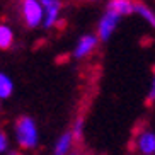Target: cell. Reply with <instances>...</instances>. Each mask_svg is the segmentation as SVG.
I'll return each instance as SVG.
<instances>
[{
  "mask_svg": "<svg viewBox=\"0 0 155 155\" xmlns=\"http://www.w3.org/2000/svg\"><path fill=\"white\" fill-rule=\"evenodd\" d=\"M15 143L22 150H34L39 145V130L34 118L28 114H21L14 123Z\"/></svg>",
  "mask_w": 155,
  "mask_h": 155,
  "instance_id": "obj_1",
  "label": "cell"
},
{
  "mask_svg": "<svg viewBox=\"0 0 155 155\" xmlns=\"http://www.w3.org/2000/svg\"><path fill=\"white\" fill-rule=\"evenodd\" d=\"M21 15L28 29H38L43 24V7L39 0H21Z\"/></svg>",
  "mask_w": 155,
  "mask_h": 155,
  "instance_id": "obj_2",
  "label": "cell"
},
{
  "mask_svg": "<svg viewBox=\"0 0 155 155\" xmlns=\"http://www.w3.org/2000/svg\"><path fill=\"white\" fill-rule=\"evenodd\" d=\"M99 43L101 41H99V38H97L96 32H87V34L80 36L77 39V43H75V46H73V50H72L73 60H78V61H80V60L89 58V56L97 50Z\"/></svg>",
  "mask_w": 155,
  "mask_h": 155,
  "instance_id": "obj_3",
  "label": "cell"
},
{
  "mask_svg": "<svg viewBox=\"0 0 155 155\" xmlns=\"http://www.w3.org/2000/svg\"><path fill=\"white\" fill-rule=\"evenodd\" d=\"M119 21H121V17H119L118 14H114V12L106 9V12L101 15L99 22H97V32L96 34H97L101 43H107L111 38H113V34L116 32V29H118V26H119Z\"/></svg>",
  "mask_w": 155,
  "mask_h": 155,
  "instance_id": "obj_4",
  "label": "cell"
},
{
  "mask_svg": "<svg viewBox=\"0 0 155 155\" xmlns=\"http://www.w3.org/2000/svg\"><path fill=\"white\" fill-rule=\"evenodd\" d=\"M43 7V24L41 28L45 31H50L56 26L60 21V14L63 10V2L61 0H39Z\"/></svg>",
  "mask_w": 155,
  "mask_h": 155,
  "instance_id": "obj_5",
  "label": "cell"
},
{
  "mask_svg": "<svg viewBox=\"0 0 155 155\" xmlns=\"http://www.w3.org/2000/svg\"><path fill=\"white\" fill-rule=\"evenodd\" d=\"M135 147L140 155H153L155 152V133L152 130H141L135 137Z\"/></svg>",
  "mask_w": 155,
  "mask_h": 155,
  "instance_id": "obj_6",
  "label": "cell"
},
{
  "mask_svg": "<svg viewBox=\"0 0 155 155\" xmlns=\"http://www.w3.org/2000/svg\"><path fill=\"white\" fill-rule=\"evenodd\" d=\"M73 138H72V133L70 130L63 131L56 138L55 141V147H53V155H70L73 152Z\"/></svg>",
  "mask_w": 155,
  "mask_h": 155,
  "instance_id": "obj_7",
  "label": "cell"
},
{
  "mask_svg": "<svg viewBox=\"0 0 155 155\" xmlns=\"http://www.w3.org/2000/svg\"><path fill=\"white\" fill-rule=\"evenodd\" d=\"M133 7H135V0H109V4H107V10L118 14L119 17L131 15Z\"/></svg>",
  "mask_w": 155,
  "mask_h": 155,
  "instance_id": "obj_8",
  "label": "cell"
},
{
  "mask_svg": "<svg viewBox=\"0 0 155 155\" xmlns=\"http://www.w3.org/2000/svg\"><path fill=\"white\" fill-rule=\"evenodd\" d=\"M133 14H137L138 17H141L150 28L155 29V10L152 7H148L143 2H135V7H133Z\"/></svg>",
  "mask_w": 155,
  "mask_h": 155,
  "instance_id": "obj_9",
  "label": "cell"
},
{
  "mask_svg": "<svg viewBox=\"0 0 155 155\" xmlns=\"http://www.w3.org/2000/svg\"><path fill=\"white\" fill-rule=\"evenodd\" d=\"M14 43H15V34H14V29L10 28L9 24L0 22V50H2V51L10 50Z\"/></svg>",
  "mask_w": 155,
  "mask_h": 155,
  "instance_id": "obj_10",
  "label": "cell"
},
{
  "mask_svg": "<svg viewBox=\"0 0 155 155\" xmlns=\"http://www.w3.org/2000/svg\"><path fill=\"white\" fill-rule=\"evenodd\" d=\"M14 94V80L9 73L0 72V101H7Z\"/></svg>",
  "mask_w": 155,
  "mask_h": 155,
  "instance_id": "obj_11",
  "label": "cell"
},
{
  "mask_svg": "<svg viewBox=\"0 0 155 155\" xmlns=\"http://www.w3.org/2000/svg\"><path fill=\"white\" fill-rule=\"evenodd\" d=\"M84 130H85V121H84V118H75V121L72 123V128H70V133H72V138L75 143L84 140Z\"/></svg>",
  "mask_w": 155,
  "mask_h": 155,
  "instance_id": "obj_12",
  "label": "cell"
},
{
  "mask_svg": "<svg viewBox=\"0 0 155 155\" xmlns=\"http://www.w3.org/2000/svg\"><path fill=\"white\" fill-rule=\"evenodd\" d=\"M9 152H10V138L4 130H0V155L9 153Z\"/></svg>",
  "mask_w": 155,
  "mask_h": 155,
  "instance_id": "obj_13",
  "label": "cell"
},
{
  "mask_svg": "<svg viewBox=\"0 0 155 155\" xmlns=\"http://www.w3.org/2000/svg\"><path fill=\"white\" fill-rule=\"evenodd\" d=\"M147 104H153L155 102V68L153 73H152V80H150V85H148V92H147Z\"/></svg>",
  "mask_w": 155,
  "mask_h": 155,
  "instance_id": "obj_14",
  "label": "cell"
},
{
  "mask_svg": "<svg viewBox=\"0 0 155 155\" xmlns=\"http://www.w3.org/2000/svg\"><path fill=\"white\" fill-rule=\"evenodd\" d=\"M9 155H26V153H19V152H9Z\"/></svg>",
  "mask_w": 155,
  "mask_h": 155,
  "instance_id": "obj_15",
  "label": "cell"
},
{
  "mask_svg": "<svg viewBox=\"0 0 155 155\" xmlns=\"http://www.w3.org/2000/svg\"><path fill=\"white\" fill-rule=\"evenodd\" d=\"M2 109H4V101H0V113H2Z\"/></svg>",
  "mask_w": 155,
  "mask_h": 155,
  "instance_id": "obj_16",
  "label": "cell"
},
{
  "mask_svg": "<svg viewBox=\"0 0 155 155\" xmlns=\"http://www.w3.org/2000/svg\"><path fill=\"white\" fill-rule=\"evenodd\" d=\"M70 155H80V153H78V152H72Z\"/></svg>",
  "mask_w": 155,
  "mask_h": 155,
  "instance_id": "obj_17",
  "label": "cell"
},
{
  "mask_svg": "<svg viewBox=\"0 0 155 155\" xmlns=\"http://www.w3.org/2000/svg\"><path fill=\"white\" fill-rule=\"evenodd\" d=\"M89 2H97V0H89Z\"/></svg>",
  "mask_w": 155,
  "mask_h": 155,
  "instance_id": "obj_18",
  "label": "cell"
},
{
  "mask_svg": "<svg viewBox=\"0 0 155 155\" xmlns=\"http://www.w3.org/2000/svg\"><path fill=\"white\" fill-rule=\"evenodd\" d=\"M153 155H155V152H153Z\"/></svg>",
  "mask_w": 155,
  "mask_h": 155,
  "instance_id": "obj_19",
  "label": "cell"
}]
</instances>
